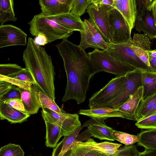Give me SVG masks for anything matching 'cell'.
<instances>
[{"mask_svg": "<svg viewBox=\"0 0 156 156\" xmlns=\"http://www.w3.org/2000/svg\"><path fill=\"white\" fill-rule=\"evenodd\" d=\"M67 38L63 39L56 45L63 59L67 78L62 101L74 99L79 104L85 101L90 80L102 71L93 63L84 49Z\"/></svg>", "mask_w": 156, "mask_h": 156, "instance_id": "6da1fadb", "label": "cell"}, {"mask_svg": "<svg viewBox=\"0 0 156 156\" xmlns=\"http://www.w3.org/2000/svg\"><path fill=\"white\" fill-rule=\"evenodd\" d=\"M23 59L25 68L31 74L39 90L55 101V73L51 57L44 48L37 45L32 38L29 37Z\"/></svg>", "mask_w": 156, "mask_h": 156, "instance_id": "7a4b0ae2", "label": "cell"}, {"mask_svg": "<svg viewBox=\"0 0 156 156\" xmlns=\"http://www.w3.org/2000/svg\"><path fill=\"white\" fill-rule=\"evenodd\" d=\"M28 23L30 27L31 34L36 37H44L47 44L57 40L67 38L73 32L41 13L34 15Z\"/></svg>", "mask_w": 156, "mask_h": 156, "instance_id": "3957f363", "label": "cell"}, {"mask_svg": "<svg viewBox=\"0 0 156 156\" xmlns=\"http://www.w3.org/2000/svg\"><path fill=\"white\" fill-rule=\"evenodd\" d=\"M88 54L90 60L96 66L102 71L115 75V77L125 76L136 69L112 56L107 50L94 49Z\"/></svg>", "mask_w": 156, "mask_h": 156, "instance_id": "277c9868", "label": "cell"}, {"mask_svg": "<svg viewBox=\"0 0 156 156\" xmlns=\"http://www.w3.org/2000/svg\"><path fill=\"white\" fill-rule=\"evenodd\" d=\"M126 82V76L112 78L105 86L94 93L89 99V108L105 107L122 91Z\"/></svg>", "mask_w": 156, "mask_h": 156, "instance_id": "5b68a950", "label": "cell"}, {"mask_svg": "<svg viewBox=\"0 0 156 156\" xmlns=\"http://www.w3.org/2000/svg\"><path fill=\"white\" fill-rule=\"evenodd\" d=\"M109 33L112 43L129 42L132 40L130 27L121 13L112 7L108 11Z\"/></svg>", "mask_w": 156, "mask_h": 156, "instance_id": "8992f818", "label": "cell"}, {"mask_svg": "<svg viewBox=\"0 0 156 156\" xmlns=\"http://www.w3.org/2000/svg\"><path fill=\"white\" fill-rule=\"evenodd\" d=\"M131 41L125 43L110 44L107 51L110 55L119 60L136 69L143 72L155 73L136 55L131 48Z\"/></svg>", "mask_w": 156, "mask_h": 156, "instance_id": "52a82bcc", "label": "cell"}, {"mask_svg": "<svg viewBox=\"0 0 156 156\" xmlns=\"http://www.w3.org/2000/svg\"><path fill=\"white\" fill-rule=\"evenodd\" d=\"M136 17L134 27L143 32L151 39L156 38V27L149 5V0H136Z\"/></svg>", "mask_w": 156, "mask_h": 156, "instance_id": "ba28073f", "label": "cell"}, {"mask_svg": "<svg viewBox=\"0 0 156 156\" xmlns=\"http://www.w3.org/2000/svg\"><path fill=\"white\" fill-rule=\"evenodd\" d=\"M112 7L98 3L94 0L87 9L89 20L94 24L104 40L108 44L112 43L109 33L108 14V10Z\"/></svg>", "mask_w": 156, "mask_h": 156, "instance_id": "9c48e42d", "label": "cell"}, {"mask_svg": "<svg viewBox=\"0 0 156 156\" xmlns=\"http://www.w3.org/2000/svg\"><path fill=\"white\" fill-rule=\"evenodd\" d=\"M42 117L44 122L57 125L63 130L65 136L72 133L81 126L78 114L66 113L64 112L58 113L47 108H42Z\"/></svg>", "mask_w": 156, "mask_h": 156, "instance_id": "30bf717a", "label": "cell"}, {"mask_svg": "<svg viewBox=\"0 0 156 156\" xmlns=\"http://www.w3.org/2000/svg\"><path fill=\"white\" fill-rule=\"evenodd\" d=\"M83 30L80 32V41L79 46L85 50L88 48L108 50L109 44L103 39L92 22L84 19Z\"/></svg>", "mask_w": 156, "mask_h": 156, "instance_id": "8fae6325", "label": "cell"}, {"mask_svg": "<svg viewBox=\"0 0 156 156\" xmlns=\"http://www.w3.org/2000/svg\"><path fill=\"white\" fill-rule=\"evenodd\" d=\"M142 72L136 69L127 73L125 75L126 82L122 91L105 107H112L116 109L134 94L142 86L141 80Z\"/></svg>", "mask_w": 156, "mask_h": 156, "instance_id": "7c38bea8", "label": "cell"}, {"mask_svg": "<svg viewBox=\"0 0 156 156\" xmlns=\"http://www.w3.org/2000/svg\"><path fill=\"white\" fill-rule=\"evenodd\" d=\"M27 35L21 29L12 24L0 25V48L11 46L26 45Z\"/></svg>", "mask_w": 156, "mask_h": 156, "instance_id": "4fadbf2b", "label": "cell"}, {"mask_svg": "<svg viewBox=\"0 0 156 156\" xmlns=\"http://www.w3.org/2000/svg\"><path fill=\"white\" fill-rule=\"evenodd\" d=\"M73 0H39L41 13L46 16H57L70 12Z\"/></svg>", "mask_w": 156, "mask_h": 156, "instance_id": "5bb4252c", "label": "cell"}, {"mask_svg": "<svg viewBox=\"0 0 156 156\" xmlns=\"http://www.w3.org/2000/svg\"><path fill=\"white\" fill-rule=\"evenodd\" d=\"M19 88L25 113L30 115L37 113L41 105L38 95L39 90L37 86L32 84L29 90Z\"/></svg>", "mask_w": 156, "mask_h": 156, "instance_id": "9a60e30c", "label": "cell"}, {"mask_svg": "<svg viewBox=\"0 0 156 156\" xmlns=\"http://www.w3.org/2000/svg\"><path fill=\"white\" fill-rule=\"evenodd\" d=\"M80 114L89 117L94 123H104L107 119L111 117H120L124 118L123 116L118 109L112 107H102L88 109H80L78 112Z\"/></svg>", "mask_w": 156, "mask_h": 156, "instance_id": "2e32d148", "label": "cell"}, {"mask_svg": "<svg viewBox=\"0 0 156 156\" xmlns=\"http://www.w3.org/2000/svg\"><path fill=\"white\" fill-rule=\"evenodd\" d=\"M131 48L137 56L150 67L147 51L151 50L149 37L144 34H135L131 41Z\"/></svg>", "mask_w": 156, "mask_h": 156, "instance_id": "e0dca14e", "label": "cell"}, {"mask_svg": "<svg viewBox=\"0 0 156 156\" xmlns=\"http://www.w3.org/2000/svg\"><path fill=\"white\" fill-rule=\"evenodd\" d=\"M113 7L121 13L132 31L134 27L136 17V0H114Z\"/></svg>", "mask_w": 156, "mask_h": 156, "instance_id": "ac0fdd59", "label": "cell"}, {"mask_svg": "<svg viewBox=\"0 0 156 156\" xmlns=\"http://www.w3.org/2000/svg\"><path fill=\"white\" fill-rule=\"evenodd\" d=\"M143 91V87H140L125 103L116 108L122 113L124 118L136 121V112L142 100Z\"/></svg>", "mask_w": 156, "mask_h": 156, "instance_id": "d6986e66", "label": "cell"}, {"mask_svg": "<svg viewBox=\"0 0 156 156\" xmlns=\"http://www.w3.org/2000/svg\"><path fill=\"white\" fill-rule=\"evenodd\" d=\"M75 144L88 147L92 150L96 151L109 156H114L117 153L121 144L108 141L97 143L91 137L83 142H75Z\"/></svg>", "mask_w": 156, "mask_h": 156, "instance_id": "ffe728a7", "label": "cell"}, {"mask_svg": "<svg viewBox=\"0 0 156 156\" xmlns=\"http://www.w3.org/2000/svg\"><path fill=\"white\" fill-rule=\"evenodd\" d=\"M47 17L69 30L79 32L83 30V21L80 17L70 12L57 16Z\"/></svg>", "mask_w": 156, "mask_h": 156, "instance_id": "44dd1931", "label": "cell"}, {"mask_svg": "<svg viewBox=\"0 0 156 156\" xmlns=\"http://www.w3.org/2000/svg\"><path fill=\"white\" fill-rule=\"evenodd\" d=\"M30 116L0 101V118L1 120H6L11 123H21L25 121Z\"/></svg>", "mask_w": 156, "mask_h": 156, "instance_id": "7402d4cb", "label": "cell"}, {"mask_svg": "<svg viewBox=\"0 0 156 156\" xmlns=\"http://www.w3.org/2000/svg\"><path fill=\"white\" fill-rule=\"evenodd\" d=\"M46 128V146L49 147H55L60 138L65 136L63 130L57 124L45 122Z\"/></svg>", "mask_w": 156, "mask_h": 156, "instance_id": "603a6c76", "label": "cell"}, {"mask_svg": "<svg viewBox=\"0 0 156 156\" xmlns=\"http://www.w3.org/2000/svg\"><path fill=\"white\" fill-rule=\"evenodd\" d=\"M87 128L92 137L101 140H115L113 136L114 130L104 123L95 122L89 125Z\"/></svg>", "mask_w": 156, "mask_h": 156, "instance_id": "cb8c5ba5", "label": "cell"}, {"mask_svg": "<svg viewBox=\"0 0 156 156\" xmlns=\"http://www.w3.org/2000/svg\"><path fill=\"white\" fill-rule=\"evenodd\" d=\"M82 128L81 126L79 127L69 135L64 136L62 140L54 148L51 156H62L73 147L76 139Z\"/></svg>", "mask_w": 156, "mask_h": 156, "instance_id": "d4e9b609", "label": "cell"}, {"mask_svg": "<svg viewBox=\"0 0 156 156\" xmlns=\"http://www.w3.org/2000/svg\"><path fill=\"white\" fill-rule=\"evenodd\" d=\"M141 80L143 87L142 100L156 94V73L142 72Z\"/></svg>", "mask_w": 156, "mask_h": 156, "instance_id": "484cf974", "label": "cell"}, {"mask_svg": "<svg viewBox=\"0 0 156 156\" xmlns=\"http://www.w3.org/2000/svg\"><path fill=\"white\" fill-rule=\"evenodd\" d=\"M139 141L137 145L145 149L156 150V129L141 131L137 135Z\"/></svg>", "mask_w": 156, "mask_h": 156, "instance_id": "4316f807", "label": "cell"}, {"mask_svg": "<svg viewBox=\"0 0 156 156\" xmlns=\"http://www.w3.org/2000/svg\"><path fill=\"white\" fill-rule=\"evenodd\" d=\"M17 18L15 17L13 0L0 1V25L9 21H15Z\"/></svg>", "mask_w": 156, "mask_h": 156, "instance_id": "83f0119b", "label": "cell"}, {"mask_svg": "<svg viewBox=\"0 0 156 156\" xmlns=\"http://www.w3.org/2000/svg\"><path fill=\"white\" fill-rule=\"evenodd\" d=\"M156 102V94L140 101L136 114V121L144 118L151 110Z\"/></svg>", "mask_w": 156, "mask_h": 156, "instance_id": "f1b7e54d", "label": "cell"}, {"mask_svg": "<svg viewBox=\"0 0 156 156\" xmlns=\"http://www.w3.org/2000/svg\"><path fill=\"white\" fill-rule=\"evenodd\" d=\"M38 95L42 108H47L58 113L64 112L56 104L54 100L43 92L39 90Z\"/></svg>", "mask_w": 156, "mask_h": 156, "instance_id": "f546056e", "label": "cell"}, {"mask_svg": "<svg viewBox=\"0 0 156 156\" xmlns=\"http://www.w3.org/2000/svg\"><path fill=\"white\" fill-rule=\"evenodd\" d=\"M93 1L94 0H73L70 12L80 17Z\"/></svg>", "mask_w": 156, "mask_h": 156, "instance_id": "4dcf8cb0", "label": "cell"}, {"mask_svg": "<svg viewBox=\"0 0 156 156\" xmlns=\"http://www.w3.org/2000/svg\"><path fill=\"white\" fill-rule=\"evenodd\" d=\"M113 136L114 140L118 141L126 145L134 144L139 141L137 135H134L116 130H114Z\"/></svg>", "mask_w": 156, "mask_h": 156, "instance_id": "1f68e13d", "label": "cell"}, {"mask_svg": "<svg viewBox=\"0 0 156 156\" xmlns=\"http://www.w3.org/2000/svg\"><path fill=\"white\" fill-rule=\"evenodd\" d=\"M24 153L19 145L9 143L1 147L0 156H24Z\"/></svg>", "mask_w": 156, "mask_h": 156, "instance_id": "d6a6232c", "label": "cell"}, {"mask_svg": "<svg viewBox=\"0 0 156 156\" xmlns=\"http://www.w3.org/2000/svg\"><path fill=\"white\" fill-rule=\"evenodd\" d=\"M23 69L20 66L14 63L0 65V75L9 76L15 74Z\"/></svg>", "mask_w": 156, "mask_h": 156, "instance_id": "836d02e7", "label": "cell"}, {"mask_svg": "<svg viewBox=\"0 0 156 156\" xmlns=\"http://www.w3.org/2000/svg\"><path fill=\"white\" fill-rule=\"evenodd\" d=\"M135 125L140 129H156V113L137 121Z\"/></svg>", "mask_w": 156, "mask_h": 156, "instance_id": "e575fe53", "label": "cell"}, {"mask_svg": "<svg viewBox=\"0 0 156 156\" xmlns=\"http://www.w3.org/2000/svg\"><path fill=\"white\" fill-rule=\"evenodd\" d=\"M91 150L88 147L75 144L73 147L67 151L62 156H84Z\"/></svg>", "mask_w": 156, "mask_h": 156, "instance_id": "d590c367", "label": "cell"}, {"mask_svg": "<svg viewBox=\"0 0 156 156\" xmlns=\"http://www.w3.org/2000/svg\"><path fill=\"white\" fill-rule=\"evenodd\" d=\"M8 77L28 83L35 84L32 75L28 69L26 68H23V69L18 73Z\"/></svg>", "mask_w": 156, "mask_h": 156, "instance_id": "8d00e7d4", "label": "cell"}, {"mask_svg": "<svg viewBox=\"0 0 156 156\" xmlns=\"http://www.w3.org/2000/svg\"><path fill=\"white\" fill-rule=\"evenodd\" d=\"M139 152L134 144L120 147L114 156H138Z\"/></svg>", "mask_w": 156, "mask_h": 156, "instance_id": "74e56055", "label": "cell"}, {"mask_svg": "<svg viewBox=\"0 0 156 156\" xmlns=\"http://www.w3.org/2000/svg\"><path fill=\"white\" fill-rule=\"evenodd\" d=\"M12 99L21 100V94L19 87L15 86H13L6 94L0 98V101Z\"/></svg>", "mask_w": 156, "mask_h": 156, "instance_id": "f35d334b", "label": "cell"}, {"mask_svg": "<svg viewBox=\"0 0 156 156\" xmlns=\"http://www.w3.org/2000/svg\"><path fill=\"white\" fill-rule=\"evenodd\" d=\"M0 80L6 81L19 87L29 90L31 83L26 82L8 76L0 75Z\"/></svg>", "mask_w": 156, "mask_h": 156, "instance_id": "ab89813d", "label": "cell"}, {"mask_svg": "<svg viewBox=\"0 0 156 156\" xmlns=\"http://www.w3.org/2000/svg\"><path fill=\"white\" fill-rule=\"evenodd\" d=\"M0 101L5 103L9 106L18 110L25 112L23 104L20 100L8 99Z\"/></svg>", "mask_w": 156, "mask_h": 156, "instance_id": "60d3db41", "label": "cell"}, {"mask_svg": "<svg viewBox=\"0 0 156 156\" xmlns=\"http://www.w3.org/2000/svg\"><path fill=\"white\" fill-rule=\"evenodd\" d=\"M150 67L156 73V48L147 52Z\"/></svg>", "mask_w": 156, "mask_h": 156, "instance_id": "b9f144b4", "label": "cell"}, {"mask_svg": "<svg viewBox=\"0 0 156 156\" xmlns=\"http://www.w3.org/2000/svg\"><path fill=\"white\" fill-rule=\"evenodd\" d=\"M13 86L9 82L0 80V98L6 94Z\"/></svg>", "mask_w": 156, "mask_h": 156, "instance_id": "7bdbcfd3", "label": "cell"}, {"mask_svg": "<svg viewBox=\"0 0 156 156\" xmlns=\"http://www.w3.org/2000/svg\"><path fill=\"white\" fill-rule=\"evenodd\" d=\"M149 5L152 12L156 27V0H149Z\"/></svg>", "mask_w": 156, "mask_h": 156, "instance_id": "ee69618b", "label": "cell"}, {"mask_svg": "<svg viewBox=\"0 0 156 156\" xmlns=\"http://www.w3.org/2000/svg\"><path fill=\"white\" fill-rule=\"evenodd\" d=\"M138 156H156V150L145 149L142 152H139Z\"/></svg>", "mask_w": 156, "mask_h": 156, "instance_id": "f6af8a7d", "label": "cell"}, {"mask_svg": "<svg viewBox=\"0 0 156 156\" xmlns=\"http://www.w3.org/2000/svg\"><path fill=\"white\" fill-rule=\"evenodd\" d=\"M84 156H109L96 151L91 150L87 153Z\"/></svg>", "mask_w": 156, "mask_h": 156, "instance_id": "bcb514c9", "label": "cell"}, {"mask_svg": "<svg viewBox=\"0 0 156 156\" xmlns=\"http://www.w3.org/2000/svg\"><path fill=\"white\" fill-rule=\"evenodd\" d=\"M36 43L38 45H44L47 44L45 38L43 36H40L36 38L34 40Z\"/></svg>", "mask_w": 156, "mask_h": 156, "instance_id": "7dc6e473", "label": "cell"}, {"mask_svg": "<svg viewBox=\"0 0 156 156\" xmlns=\"http://www.w3.org/2000/svg\"><path fill=\"white\" fill-rule=\"evenodd\" d=\"M95 1L99 3L109 5L113 6L114 3V0H95Z\"/></svg>", "mask_w": 156, "mask_h": 156, "instance_id": "c3c4849f", "label": "cell"}, {"mask_svg": "<svg viewBox=\"0 0 156 156\" xmlns=\"http://www.w3.org/2000/svg\"><path fill=\"white\" fill-rule=\"evenodd\" d=\"M156 113V102L151 110L145 116L144 118L148 117Z\"/></svg>", "mask_w": 156, "mask_h": 156, "instance_id": "681fc988", "label": "cell"}, {"mask_svg": "<svg viewBox=\"0 0 156 156\" xmlns=\"http://www.w3.org/2000/svg\"><path fill=\"white\" fill-rule=\"evenodd\" d=\"M155 39H156V38H155Z\"/></svg>", "mask_w": 156, "mask_h": 156, "instance_id": "f907efd6", "label": "cell"}, {"mask_svg": "<svg viewBox=\"0 0 156 156\" xmlns=\"http://www.w3.org/2000/svg\"></svg>", "mask_w": 156, "mask_h": 156, "instance_id": "816d5d0a", "label": "cell"}]
</instances>
